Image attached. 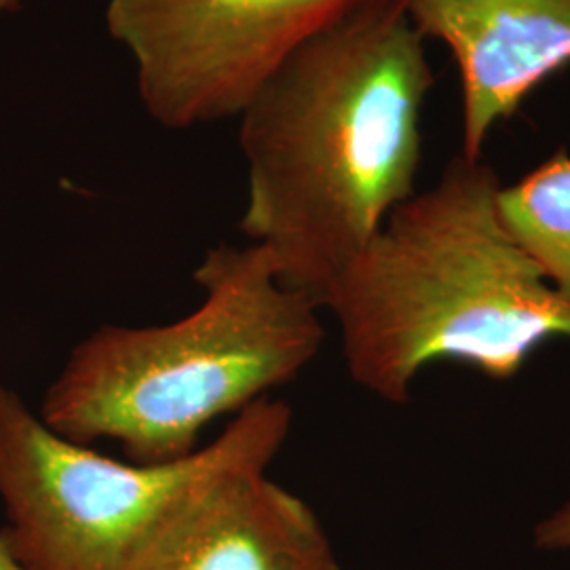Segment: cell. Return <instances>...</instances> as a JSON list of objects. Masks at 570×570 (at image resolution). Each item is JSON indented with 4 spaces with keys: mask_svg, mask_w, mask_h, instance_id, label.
<instances>
[{
    "mask_svg": "<svg viewBox=\"0 0 570 570\" xmlns=\"http://www.w3.org/2000/svg\"><path fill=\"white\" fill-rule=\"evenodd\" d=\"M499 214L513 242L570 303V155L553 153L520 180L499 188Z\"/></svg>",
    "mask_w": 570,
    "mask_h": 570,
    "instance_id": "cell-8",
    "label": "cell"
},
{
    "mask_svg": "<svg viewBox=\"0 0 570 570\" xmlns=\"http://www.w3.org/2000/svg\"><path fill=\"white\" fill-rule=\"evenodd\" d=\"M148 570H343L315 511L245 469L212 490Z\"/></svg>",
    "mask_w": 570,
    "mask_h": 570,
    "instance_id": "cell-7",
    "label": "cell"
},
{
    "mask_svg": "<svg viewBox=\"0 0 570 570\" xmlns=\"http://www.w3.org/2000/svg\"><path fill=\"white\" fill-rule=\"evenodd\" d=\"M362 0H108L146 112L167 129L239 117L296 49Z\"/></svg>",
    "mask_w": 570,
    "mask_h": 570,
    "instance_id": "cell-5",
    "label": "cell"
},
{
    "mask_svg": "<svg viewBox=\"0 0 570 570\" xmlns=\"http://www.w3.org/2000/svg\"><path fill=\"white\" fill-rule=\"evenodd\" d=\"M20 0H0V13H4V11H11L16 4H18Z\"/></svg>",
    "mask_w": 570,
    "mask_h": 570,
    "instance_id": "cell-11",
    "label": "cell"
},
{
    "mask_svg": "<svg viewBox=\"0 0 570 570\" xmlns=\"http://www.w3.org/2000/svg\"><path fill=\"white\" fill-rule=\"evenodd\" d=\"M289 423L263 397L190 456L142 465L61 438L0 387V537L26 570H148L212 490L271 465Z\"/></svg>",
    "mask_w": 570,
    "mask_h": 570,
    "instance_id": "cell-4",
    "label": "cell"
},
{
    "mask_svg": "<svg viewBox=\"0 0 570 570\" xmlns=\"http://www.w3.org/2000/svg\"><path fill=\"white\" fill-rule=\"evenodd\" d=\"M532 546L548 553L570 556V501L532 529Z\"/></svg>",
    "mask_w": 570,
    "mask_h": 570,
    "instance_id": "cell-9",
    "label": "cell"
},
{
    "mask_svg": "<svg viewBox=\"0 0 570 570\" xmlns=\"http://www.w3.org/2000/svg\"><path fill=\"white\" fill-rule=\"evenodd\" d=\"M400 2L423 39L442 42L456 63L468 159H484L492 129L570 66V0Z\"/></svg>",
    "mask_w": 570,
    "mask_h": 570,
    "instance_id": "cell-6",
    "label": "cell"
},
{
    "mask_svg": "<svg viewBox=\"0 0 570 570\" xmlns=\"http://www.w3.org/2000/svg\"><path fill=\"white\" fill-rule=\"evenodd\" d=\"M204 303L164 326H102L47 391L42 423L61 438L115 440L127 461L197 452L214 419L294 381L320 353L317 301L282 284L261 245H218L195 271Z\"/></svg>",
    "mask_w": 570,
    "mask_h": 570,
    "instance_id": "cell-3",
    "label": "cell"
},
{
    "mask_svg": "<svg viewBox=\"0 0 570 570\" xmlns=\"http://www.w3.org/2000/svg\"><path fill=\"white\" fill-rule=\"evenodd\" d=\"M435 75L400 0H362L306 41L239 115L242 230L317 305L416 193Z\"/></svg>",
    "mask_w": 570,
    "mask_h": 570,
    "instance_id": "cell-1",
    "label": "cell"
},
{
    "mask_svg": "<svg viewBox=\"0 0 570 570\" xmlns=\"http://www.w3.org/2000/svg\"><path fill=\"white\" fill-rule=\"evenodd\" d=\"M484 159L456 155L440 180L397 205L327 289L351 379L406 404L438 362L510 381L530 355L570 341V303L513 242Z\"/></svg>",
    "mask_w": 570,
    "mask_h": 570,
    "instance_id": "cell-2",
    "label": "cell"
},
{
    "mask_svg": "<svg viewBox=\"0 0 570 570\" xmlns=\"http://www.w3.org/2000/svg\"><path fill=\"white\" fill-rule=\"evenodd\" d=\"M0 570H26L20 562L13 558V553L7 548L4 539L0 537Z\"/></svg>",
    "mask_w": 570,
    "mask_h": 570,
    "instance_id": "cell-10",
    "label": "cell"
}]
</instances>
